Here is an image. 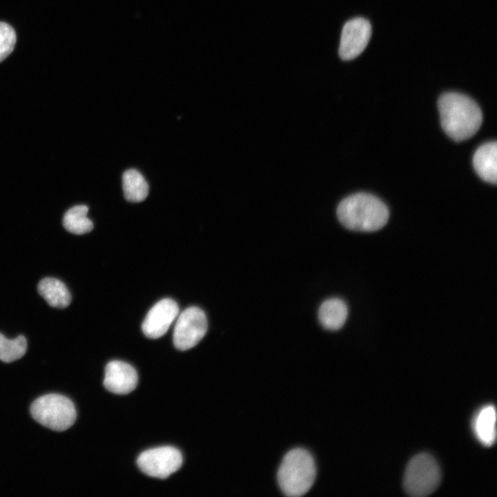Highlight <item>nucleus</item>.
<instances>
[{
  "label": "nucleus",
  "instance_id": "nucleus-1",
  "mask_svg": "<svg viewBox=\"0 0 497 497\" xmlns=\"http://www.w3.org/2000/svg\"><path fill=\"white\" fill-rule=\"evenodd\" d=\"M438 107L442 128L454 140L467 139L479 130L482 112L470 97L458 92H447L438 99Z\"/></svg>",
  "mask_w": 497,
  "mask_h": 497
},
{
  "label": "nucleus",
  "instance_id": "nucleus-2",
  "mask_svg": "<svg viewBox=\"0 0 497 497\" xmlns=\"http://www.w3.org/2000/svg\"><path fill=\"white\" fill-rule=\"evenodd\" d=\"M389 210L377 197L365 193L351 195L337 208L339 221L346 228L371 232L382 228L388 221Z\"/></svg>",
  "mask_w": 497,
  "mask_h": 497
},
{
  "label": "nucleus",
  "instance_id": "nucleus-3",
  "mask_svg": "<svg viewBox=\"0 0 497 497\" xmlns=\"http://www.w3.org/2000/svg\"><path fill=\"white\" fill-rule=\"evenodd\" d=\"M316 468L313 456L306 450L296 448L284 457L277 472L282 491L289 497L304 495L314 483Z\"/></svg>",
  "mask_w": 497,
  "mask_h": 497
},
{
  "label": "nucleus",
  "instance_id": "nucleus-4",
  "mask_svg": "<svg viewBox=\"0 0 497 497\" xmlns=\"http://www.w3.org/2000/svg\"><path fill=\"white\" fill-rule=\"evenodd\" d=\"M32 418L43 426L57 431L69 429L75 422L77 412L73 402L56 393L44 395L30 407Z\"/></svg>",
  "mask_w": 497,
  "mask_h": 497
},
{
  "label": "nucleus",
  "instance_id": "nucleus-5",
  "mask_svg": "<svg viewBox=\"0 0 497 497\" xmlns=\"http://www.w3.org/2000/svg\"><path fill=\"white\" fill-rule=\"evenodd\" d=\"M441 480L440 467L434 458L422 453L413 457L409 462L404 475L403 487L413 497H424L431 494Z\"/></svg>",
  "mask_w": 497,
  "mask_h": 497
},
{
  "label": "nucleus",
  "instance_id": "nucleus-6",
  "mask_svg": "<svg viewBox=\"0 0 497 497\" xmlns=\"http://www.w3.org/2000/svg\"><path fill=\"white\" fill-rule=\"evenodd\" d=\"M208 322L204 312L197 306L186 309L178 316L173 331V343L181 351L197 345L205 335Z\"/></svg>",
  "mask_w": 497,
  "mask_h": 497
},
{
  "label": "nucleus",
  "instance_id": "nucleus-7",
  "mask_svg": "<svg viewBox=\"0 0 497 497\" xmlns=\"http://www.w3.org/2000/svg\"><path fill=\"white\" fill-rule=\"evenodd\" d=\"M183 462L181 452L169 446L148 449L137 458V465L146 475L164 479L176 472Z\"/></svg>",
  "mask_w": 497,
  "mask_h": 497
},
{
  "label": "nucleus",
  "instance_id": "nucleus-8",
  "mask_svg": "<svg viewBox=\"0 0 497 497\" xmlns=\"http://www.w3.org/2000/svg\"><path fill=\"white\" fill-rule=\"evenodd\" d=\"M371 36L370 22L362 17L352 19L344 25L339 47V56L344 61L358 57L366 48Z\"/></svg>",
  "mask_w": 497,
  "mask_h": 497
},
{
  "label": "nucleus",
  "instance_id": "nucleus-9",
  "mask_svg": "<svg viewBox=\"0 0 497 497\" xmlns=\"http://www.w3.org/2000/svg\"><path fill=\"white\" fill-rule=\"evenodd\" d=\"M178 313L179 306L173 300H159L148 312L142 326L143 333L153 339L163 336Z\"/></svg>",
  "mask_w": 497,
  "mask_h": 497
},
{
  "label": "nucleus",
  "instance_id": "nucleus-10",
  "mask_svg": "<svg viewBox=\"0 0 497 497\" xmlns=\"http://www.w3.org/2000/svg\"><path fill=\"white\" fill-rule=\"evenodd\" d=\"M105 370L104 385L109 391L127 394L137 387V373L129 364L119 360L110 361Z\"/></svg>",
  "mask_w": 497,
  "mask_h": 497
},
{
  "label": "nucleus",
  "instance_id": "nucleus-11",
  "mask_svg": "<svg viewBox=\"0 0 497 497\" xmlns=\"http://www.w3.org/2000/svg\"><path fill=\"white\" fill-rule=\"evenodd\" d=\"M473 164L477 174L485 182H497V144L487 142L481 145L473 157Z\"/></svg>",
  "mask_w": 497,
  "mask_h": 497
},
{
  "label": "nucleus",
  "instance_id": "nucleus-12",
  "mask_svg": "<svg viewBox=\"0 0 497 497\" xmlns=\"http://www.w3.org/2000/svg\"><path fill=\"white\" fill-rule=\"evenodd\" d=\"M496 409L491 405L482 407L474 418V431L477 439L484 446L491 447L496 441Z\"/></svg>",
  "mask_w": 497,
  "mask_h": 497
},
{
  "label": "nucleus",
  "instance_id": "nucleus-13",
  "mask_svg": "<svg viewBox=\"0 0 497 497\" xmlns=\"http://www.w3.org/2000/svg\"><path fill=\"white\" fill-rule=\"evenodd\" d=\"M348 315L346 303L339 298H330L324 301L318 311L321 324L328 330H338L344 324Z\"/></svg>",
  "mask_w": 497,
  "mask_h": 497
},
{
  "label": "nucleus",
  "instance_id": "nucleus-14",
  "mask_svg": "<svg viewBox=\"0 0 497 497\" xmlns=\"http://www.w3.org/2000/svg\"><path fill=\"white\" fill-rule=\"evenodd\" d=\"M39 293L48 304L55 308L64 309L71 302V295L66 284L55 277H45L38 284Z\"/></svg>",
  "mask_w": 497,
  "mask_h": 497
},
{
  "label": "nucleus",
  "instance_id": "nucleus-15",
  "mask_svg": "<svg viewBox=\"0 0 497 497\" xmlns=\"http://www.w3.org/2000/svg\"><path fill=\"white\" fill-rule=\"evenodd\" d=\"M125 199L130 202L144 201L148 194V184L139 171L135 169L126 170L122 177Z\"/></svg>",
  "mask_w": 497,
  "mask_h": 497
},
{
  "label": "nucleus",
  "instance_id": "nucleus-16",
  "mask_svg": "<svg viewBox=\"0 0 497 497\" xmlns=\"http://www.w3.org/2000/svg\"><path fill=\"white\" fill-rule=\"evenodd\" d=\"M88 208L86 205H77L70 208L63 217L64 228L71 233L83 235L93 228L92 222L87 217Z\"/></svg>",
  "mask_w": 497,
  "mask_h": 497
},
{
  "label": "nucleus",
  "instance_id": "nucleus-17",
  "mask_svg": "<svg viewBox=\"0 0 497 497\" xmlns=\"http://www.w3.org/2000/svg\"><path fill=\"white\" fill-rule=\"evenodd\" d=\"M27 350V341L23 335L14 339H8L0 333V360L4 362H12L20 359Z\"/></svg>",
  "mask_w": 497,
  "mask_h": 497
},
{
  "label": "nucleus",
  "instance_id": "nucleus-18",
  "mask_svg": "<svg viewBox=\"0 0 497 497\" xmlns=\"http://www.w3.org/2000/svg\"><path fill=\"white\" fill-rule=\"evenodd\" d=\"M16 39L14 30L9 24L0 21V62L12 52Z\"/></svg>",
  "mask_w": 497,
  "mask_h": 497
}]
</instances>
